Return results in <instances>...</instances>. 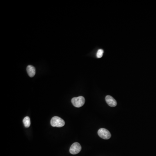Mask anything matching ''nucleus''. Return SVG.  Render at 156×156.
<instances>
[{"label":"nucleus","mask_w":156,"mask_h":156,"mask_svg":"<svg viewBox=\"0 0 156 156\" xmlns=\"http://www.w3.org/2000/svg\"><path fill=\"white\" fill-rule=\"evenodd\" d=\"M50 124L53 127L61 128L65 125V122L61 118L58 116H54L51 119Z\"/></svg>","instance_id":"obj_1"},{"label":"nucleus","mask_w":156,"mask_h":156,"mask_svg":"<svg viewBox=\"0 0 156 156\" xmlns=\"http://www.w3.org/2000/svg\"><path fill=\"white\" fill-rule=\"evenodd\" d=\"M72 105L75 107L80 108L83 106L85 103V99L83 96H79L78 97L72 98L71 100Z\"/></svg>","instance_id":"obj_2"},{"label":"nucleus","mask_w":156,"mask_h":156,"mask_svg":"<svg viewBox=\"0 0 156 156\" xmlns=\"http://www.w3.org/2000/svg\"><path fill=\"white\" fill-rule=\"evenodd\" d=\"M98 133L99 136L103 139L108 140L111 137V133L108 130L106 129L105 128H100L98 131Z\"/></svg>","instance_id":"obj_3"},{"label":"nucleus","mask_w":156,"mask_h":156,"mask_svg":"<svg viewBox=\"0 0 156 156\" xmlns=\"http://www.w3.org/2000/svg\"><path fill=\"white\" fill-rule=\"evenodd\" d=\"M81 147L80 144L78 142H75L71 145L69 152L72 154H76L81 151Z\"/></svg>","instance_id":"obj_4"},{"label":"nucleus","mask_w":156,"mask_h":156,"mask_svg":"<svg viewBox=\"0 0 156 156\" xmlns=\"http://www.w3.org/2000/svg\"><path fill=\"white\" fill-rule=\"evenodd\" d=\"M106 102L110 107H115L117 103L116 100L110 95H107L106 97Z\"/></svg>","instance_id":"obj_5"},{"label":"nucleus","mask_w":156,"mask_h":156,"mask_svg":"<svg viewBox=\"0 0 156 156\" xmlns=\"http://www.w3.org/2000/svg\"><path fill=\"white\" fill-rule=\"evenodd\" d=\"M27 73L29 77H33L36 73V69L34 67L31 65H29L27 68Z\"/></svg>","instance_id":"obj_6"},{"label":"nucleus","mask_w":156,"mask_h":156,"mask_svg":"<svg viewBox=\"0 0 156 156\" xmlns=\"http://www.w3.org/2000/svg\"><path fill=\"white\" fill-rule=\"evenodd\" d=\"M23 123L26 128H29L31 126V120L28 116L25 117L23 119Z\"/></svg>","instance_id":"obj_7"},{"label":"nucleus","mask_w":156,"mask_h":156,"mask_svg":"<svg viewBox=\"0 0 156 156\" xmlns=\"http://www.w3.org/2000/svg\"><path fill=\"white\" fill-rule=\"evenodd\" d=\"M103 53H104V51L103 49H99V50L98 51L97 54H96L97 57L98 58L102 57V56H103Z\"/></svg>","instance_id":"obj_8"}]
</instances>
